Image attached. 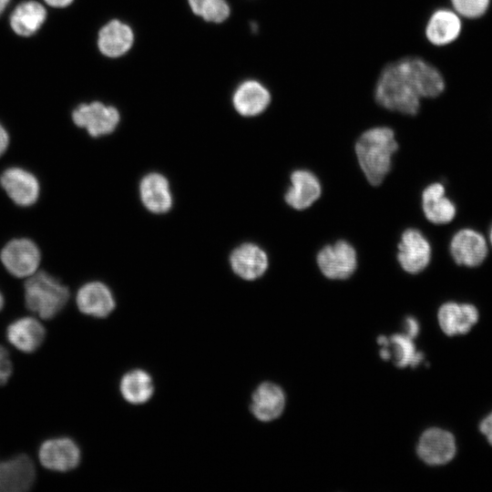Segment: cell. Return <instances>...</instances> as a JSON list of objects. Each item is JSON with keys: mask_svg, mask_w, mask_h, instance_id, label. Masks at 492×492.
<instances>
[{"mask_svg": "<svg viewBox=\"0 0 492 492\" xmlns=\"http://www.w3.org/2000/svg\"><path fill=\"white\" fill-rule=\"evenodd\" d=\"M397 150L395 131L389 127L370 128L359 136L354 151L360 169L371 185L378 186L384 181Z\"/></svg>", "mask_w": 492, "mask_h": 492, "instance_id": "obj_1", "label": "cell"}, {"mask_svg": "<svg viewBox=\"0 0 492 492\" xmlns=\"http://www.w3.org/2000/svg\"><path fill=\"white\" fill-rule=\"evenodd\" d=\"M374 96L376 103L389 111L415 116L420 110L421 97L397 60L382 69Z\"/></svg>", "mask_w": 492, "mask_h": 492, "instance_id": "obj_2", "label": "cell"}, {"mask_svg": "<svg viewBox=\"0 0 492 492\" xmlns=\"http://www.w3.org/2000/svg\"><path fill=\"white\" fill-rule=\"evenodd\" d=\"M24 295L28 310L49 320L66 306L70 292L58 279L45 271H37L25 282Z\"/></svg>", "mask_w": 492, "mask_h": 492, "instance_id": "obj_3", "label": "cell"}, {"mask_svg": "<svg viewBox=\"0 0 492 492\" xmlns=\"http://www.w3.org/2000/svg\"><path fill=\"white\" fill-rule=\"evenodd\" d=\"M41 251L29 238H14L0 251V261L16 278H27L38 271Z\"/></svg>", "mask_w": 492, "mask_h": 492, "instance_id": "obj_4", "label": "cell"}, {"mask_svg": "<svg viewBox=\"0 0 492 492\" xmlns=\"http://www.w3.org/2000/svg\"><path fill=\"white\" fill-rule=\"evenodd\" d=\"M316 263L321 272L331 280L349 278L357 268V252L344 240L323 247L316 255Z\"/></svg>", "mask_w": 492, "mask_h": 492, "instance_id": "obj_5", "label": "cell"}, {"mask_svg": "<svg viewBox=\"0 0 492 492\" xmlns=\"http://www.w3.org/2000/svg\"><path fill=\"white\" fill-rule=\"evenodd\" d=\"M397 61L421 98H434L444 92V77L435 66L417 56H405Z\"/></svg>", "mask_w": 492, "mask_h": 492, "instance_id": "obj_6", "label": "cell"}, {"mask_svg": "<svg viewBox=\"0 0 492 492\" xmlns=\"http://www.w3.org/2000/svg\"><path fill=\"white\" fill-rule=\"evenodd\" d=\"M72 119L75 125L85 128L91 137L97 138L112 133L120 117L116 108L94 101L76 108L72 112Z\"/></svg>", "mask_w": 492, "mask_h": 492, "instance_id": "obj_7", "label": "cell"}, {"mask_svg": "<svg viewBox=\"0 0 492 492\" xmlns=\"http://www.w3.org/2000/svg\"><path fill=\"white\" fill-rule=\"evenodd\" d=\"M431 255L430 242L419 230L404 231L397 245L396 259L405 272L411 274L423 272L429 265Z\"/></svg>", "mask_w": 492, "mask_h": 492, "instance_id": "obj_8", "label": "cell"}, {"mask_svg": "<svg viewBox=\"0 0 492 492\" xmlns=\"http://www.w3.org/2000/svg\"><path fill=\"white\" fill-rule=\"evenodd\" d=\"M0 186L19 207L34 205L40 195V183L36 176L20 167L5 169L0 175Z\"/></svg>", "mask_w": 492, "mask_h": 492, "instance_id": "obj_9", "label": "cell"}, {"mask_svg": "<svg viewBox=\"0 0 492 492\" xmlns=\"http://www.w3.org/2000/svg\"><path fill=\"white\" fill-rule=\"evenodd\" d=\"M41 465L53 471L67 472L76 468L80 462V449L70 438L59 437L46 440L38 451Z\"/></svg>", "mask_w": 492, "mask_h": 492, "instance_id": "obj_10", "label": "cell"}, {"mask_svg": "<svg viewBox=\"0 0 492 492\" xmlns=\"http://www.w3.org/2000/svg\"><path fill=\"white\" fill-rule=\"evenodd\" d=\"M449 251L458 265L476 267L485 261L488 249L487 240L480 232L473 229H462L452 237Z\"/></svg>", "mask_w": 492, "mask_h": 492, "instance_id": "obj_11", "label": "cell"}, {"mask_svg": "<svg viewBox=\"0 0 492 492\" xmlns=\"http://www.w3.org/2000/svg\"><path fill=\"white\" fill-rule=\"evenodd\" d=\"M32 459L24 454L0 461V492H24L35 483Z\"/></svg>", "mask_w": 492, "mask_h": 492, "instance_id": "obj_12", "label": "cell"}, {"mask_svg": "<svg viewBox=\"0 0 492 492\" xmlns=\"http://www.w3.org/2000/svg\"><path fill=\"white\" fill-rule=\"evenodd\" d=\"M417 454L426 464L439 466L448 463L455 456L456 442L453 435L440 428H430L423 433Z\"/></svg>", "mask_w": 492, "mask_h": 492, "instance_id": "obj_13", "label": "cell"}, {"mask_svg": "<svg viewBox=\"0 0 492 492\" xmlns=\"http://www.w3.org/2000/svg\"><path fill=\"white\" fill-rule=\"evenodd\" d=\"M291 185L284 194L285 202L296 210L311 207L322 194L318 177L311 170L299 169L290 176Z\"/></svg>", "mask_w": 492, "mask_h": 492, "instance_id": "obj_14", "label": "cell"}, {"mask_svg": "<svg viewBox=\"0 0 492 492\" xmlns=\"http://www.w3.org/2000/svg\"><path fill=\"white\" fill-rule=\"evenodd\" d=\"M462 31L461 16L449 8H438L429 16L425 35L427 41L436 46H444L458 38Z\"/></svg>", "mask_w": 492, "mask_h": 492, "instance_id": "obj_15", "label": "cell"}, {"mask_svg": "<svg viewBox=\"0 0 492 492\" xmlns=\"http://www.w3.org/2000/svg\"><path fill=\"white\" fill-rule=\"evenodd\" d=\"M230 262L238 276L252 281L262 276L267 271L269 258L265 251L257 244L243 243L231 252Z\"/></svg>", "mask_w": 492, "mask_h": 492, "instance_id": "obj_16", "label": "cell"}, {"mask_svg": "<svg viewBox=\"0 0 492 492\" xmlns=\"http://www.w3.org/2000/svg\"><path fill=\"white\" fill-rule=\"evenodd\" d=\"M76 302L81 313L97 318L108 316L116 305L110 290L100 282H89L81 286Z\"/></svg>", "mask_w": 492, "mask_h": 492, "instance_id": "obj_17", "label": "cell"}, {"mask_svg": "<svg viewBox=\"0 0 492 492\" xmlns=\"http://www.w3.org/2000/svg\"><path fill=\"white\" fill-rule=\"evenodd\" d=\"M268 88L257 80L241 83L234 92L233 106L244 117H255L266 110L271 103Z\"/></svg>", "mask_w": 492, "mask_h": 492, "instance_id": "obj_18", "label": "cell"}, {"mask_svg": "<svg viewBox=\"0 0 492 492\" xmlns=\"http://www.w3.org/2000/svg\"><path fill=\"white\" fill-rule=\"evenodd\" d=\"M477 320V309L470 303L449 302L444 303L438 311L440 327L449 336L468 333Z\"/></svg>", "mask_w": 492, "mask_h": 492, "instance_id": "obj_19", "label": "cell"}, {"mask_svg": "<svg viewBox=\"0 0 492 492\" xmlns=\"http://www.w3.org/2000/svg\"><path fill=\"white\" fill-rule=\"evenodd\" d=\"M421 200L425 217L434 224L448 223L456 216V206L446 196V189L442 183L435 182L425 187Z\"/></svg>", "mask_w": 492, "mask_h": 492, "instance_id": "obj_20", "label": "cell"}, {"mask_svg": "<svg viewBox=\"0 0 492 492\" xmlns=\"http://www.w3.org/2000/svg\"><path fill=\"white\" fill-rule=\"evenodd\" d=\"M139 194L144 206L153 213H165L172 206L169 181L159 173H149L141 179Z\"/></svg>", "mask_w": 492, "mask_h": 492, "instance_id": "obj_21", "label": "cell"}, {"mask_svg": "<svg viewBox=\"0 0 492 492\" xmlns=\"http://www.w3.org/2000/svg\"><path fill=\"white\" fill-rule=\"evenodd\" d=\"M46 336L42 323L33 317L15 320L7 327L6 337L9 343L24 353H33L40 347Z\"/></svg>", "mask_w": 492, "mask_h": 492, "instance_id": "obj_22", "label": "cell"}, {"mask_svg": "<svg viewBox=\"0 0 492 492\" xmlns=\"http://www.w3.org/2000/svg\"><path fill=\"white\" fill-rule=\"evenodd\" d=\"M285 405V395L282 388L272 383H263L252 395L251 411L262 422H269L281 415Z\"/></svg>", "mask_w": 492, "mask_h": 492, "instance_id": "obj_23", "label": "cell"}, {"mask_svg": "<svg viewBox=\"0 0 492 492\" xmlns=\"http://www.w3.org/2000/svg\"><path fill=\"white\" fill-rule=\"evenodd\" d=\"M133 41V32L128 25L111 20L100 29L97 46L103 55L118 57L130 49Z\"/></svg>", "mask_w": 492, "mask_h": 492, "instance_id": "obj_24", "label": "cell"}, {"mask_svg": "<svg viewBox=\"0 0 492 492\" xmlns=\"http://www.w3.org/2000/svg\"><path fill=\"white\" fill-rule=\"evenodd\" d=\"M46 17L45 7L36 1L19 4L10 16V26L14 32L22 36H29L41 27Z\"/></svg>", "mask_w": 492, "mask_h": 492, "instance_id": "obj_25", "label": "cell"}, {"mask_svg": "<svg viewBox=\"0 0 492 492\" xmlns=\"http://www.w3.org/2000/svg\"><path fill=\"white\" fill-rule=\"evenodd\" d=\"M377 341L389 350L391 356L394 355L398 367H415L424 359L422 353L416 352L413 339L406 334H395L390 338L380 336Z\"/></svg>", "mask_w": 492, "mask_h": 492, "instance_id": "obj_26", "label": "cell"}, {"mask_svg": "<svg viewBox=\"0 0 492 492\" xmlns=\"http://www.w3.org/2000/svg\"><path fill=\"white\" fill-rule=\"evenodd\" d=\"M120 392L128 402L134 405L144 404L153 395L152 379L142 370H133L123 376Z\"/></svg>", "mask_w": 492, "mask_h": 492, "instance_id": "obj_27", "label": "cell"}, {"mask_svg": "<svg viewBox=\"0 0 492 492\" xmlns=\"http://www.w3.org/2000/svg\"><path fill=\"white\" fill-rule=\"evenodd\" d=\"M491 0H450L453 9L469 19L481 17L488 9Z\"/></svg>", "mask_w": 492, "mask_h": 492, "instance_id": "obj_28", "label": "cell"}, {"mask_svg": "<svg viewBox=\"0 0 492 492\" xmlns=\"http://www.w3.org/2000/svg\"><path fill=\"white\" fill-rule=\"evenodd\" d=\"M230 11L225 0H214L202 10L200 16L209 22L220 23L228 18Z\"/></svg>", "mask_w": 492, "mask_h": 492, "instance_id": "obj_29", "label": "cell"}, {"mask_svg": "<svg viewBox=\"0 0 492 492\" xmlns=\"http://www.w3.org/2000/svg\"><path fill=\"white\" fill-rule=\"evenodd\" d=\"M12 370L13 366L8 351L4 346L0 345V385H4L7 383L12 374Z\"/></svg>", "mask_w": 492, "mask_h": 492, "instance_id": "obj_30", "label": "cell"}, {"mask_svg": "<svg viewBox=\"0 0 492 492\" xmlns=\"http://www.w3.org/2000/svg\"><path fill=\"white\" fill-rule=\"evenodd\" d=\"M480 431L486 436L487 441L492 446V413L489 414L480 424Z\"/></svg>", "mask_w": 492, "mask_h": 492, "instance_id": "obj_31", "label": "cell"}, {"mask_svg": "<svg viewBox=\"0 0 492 492\" xmlns=\"http://www.w3.org/2000/svg\"><path fill=\"white\" fill-rule=\"evenodd\" d=\"M405 334L412 339L417 335L419 332V325L415 318L407 317L405 319Z\"/></svg>", "mask_w": 492, "mask_h": 492, "instance_id": "obj_32", "label": "cell"}, {"mask_svg": "<svg viewBox=\"0 0 492 492\" xmlns=\"http://www.w3.org/2000/svg\"><path fill=\"white\" fill-rule=\"evenodd\" d=\"M9 135L5 127L0 123V157L3 156L9 146Z\"/></svg>", "mask_w": 492, "mask_h": 492, "instance_id": "obj_33", "label": "cell"}, {"mask_svg": "<svg viewBox=\"0 0 492 492\" xmlns=\"http://www.w3.org/2000/svg\"><path fill=\"white\" fill-rule=\"evenodd\" d=\"M214 0H189L190 6L194 14L200 15L202 10Z\"/></svg>", "mask_w": 492, "mask_h": 492, "instance_id": "obj_34", "label": "cell"}, {"mask_svg": "<svg viewBox=\"0 0 492 492\" xmlns=\"http://www.w3.org/2000/svg\"><path fill=\"white\" fill-rule=\"evenodd\" d=\"M47 5L54 7H65L70 5L73 0H44Z\"/></svg>", "mask_w": 492, "mask_h": 492, "instance_id": "obj_35", "label": "cell"}, {"mask_svg": "<svg viewBox=\"0 0 492 492\" xmlns=\"http://www.w3.org/2000/svg\"><path fill=\"white\" fill-rule=\"evenodd\" d=\"M10 0H0V15L5 9Z\"/></svg>", "mask_w": 492, "mask_h": 492, "instance_id": "obj_36", "label": "cell"}, {"mask_svg": "<svg viewBox=\"0 0 492 492\" xmlns=\"http://www.w3.org/2000/svg\"><path fill=\"white\" fill-rule=\"evenodd\" d=\"M4 303H5V300H4V297H3L2 293L0 292V311L2 310V308L4 306Z\"/></svg>", "mask_w": 492, "mask_h": 492, "instance_id": "obj_37", "label": "cell"}, {"mask_svg": "<svg viewBox=\"0 0 492 492\" xmlns=\"http://www.w3.org/2000/svg\"><path fill=\"white\" fill-rule=\"evenodd\" d=\"M489 241H490V244L492 246V225H491L490 231H489Z\"/></svg>", "mask_w": 492, "mask_h": 492, "instance_id": "obj_38", "label": "cell"}]
</instances>
